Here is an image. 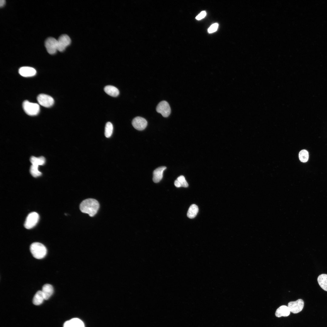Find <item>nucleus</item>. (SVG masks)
<instances>
[{"instance_id": "nucleus-1", "label": "nucleus", "mask_w": 327, "mask_h": 327, "mask_svg": "<svg viewBox=\"0 0 327 327\" xmlns=\"http://www.w3.org/2000/svg\"><path fill=\"white\" fill-rule=\"evenodd\" d=\"M99 208V204L96 200L92 198L86 199L81 203L80 209L84 213L88 214L91 217L94 216Z\"/></svg>"}, {"instance_id": "nucleus-2", "label": "nucleus", "mask_w": 327, "mask_h": 327, "mask_svg": "<svg viewBox=\"0 0 327 327\" xmlns=\"http://www.w3.org/2000/svg\"><path fill=\"white\" fill-rule=\"evenodd\" d=\"M30 249L33 256L37 259L43 258L47 254V250L45 246L38 242L32 243L30 246Z\"/></svg>"}, {"instance_id": "nucleus-3", "label": "nucleus", "mask_w": 327, "mask_h": 327, "mask_svg": "<svg viewBox=\"0 0 327 327\" xmlns=\"http://www.w3.org/2000/svg\"><path fill=\"white\" fill-rule=\"evenodd\" d=\"M22 107L26 113L30 116L36 115L40 111V107L38 104L30 102L27 100L23 102Z\"/></svg>"}, {"instance_id": "nucleus-4", "label": "nucleus", "mask_w": 327, "mask_h": 327, "mask_svg": "<svg viewBox=\"0 0 327 327\" xmlns=\"http://www.w3.org/2000/svg\"><path fill=\"white\" fill-rule=\"evenodd\" d=\"M38 214L35 212H32L28 214L25 221L24 226L27 229H31L34 227L39 219Z\"/></svg>"}, {"instance_id": "nucleus-5", "label": "nucleus", "mask_w": 327, "mask_h": 327, "mask_svg": "<svg viewBox=\"0 0 327 327\" xmlns=\"http://www.w3.org/2000/svg\"><path fill=\"white\" fill-rule=\"evenodd\" d=\"M45 45L47 52L51 54H55L58 50L57 40L54 38H48L45 41Z\"/></svg>"}, {"instance_id": "nucleus-6", "label": "nucleus", "mask_w": 327, "mask_h": 327, "mask_svg": "<svg viewBox=\"0 0 327 327\" xmlns=\"http://www.w3.org/2000/svg\"><path fill=\"white\" fill-rule=\"evenodd\" d=\"M37 100L41 105L46 107L52 106L54 103V99L52 97L45 94H39L37 97Z\"/></svg>"}, {"instance_id": "nucleus-7", "label": "nucleus", "mask_w": 327, "mask_h": 327, "mask_svg": "<svg viewBox=\"0 0 327 327\" xmlns=\"http://www.w3.org/2000/svg\"><path fill=\"white\" fill-rule=\"evenodd\" d=\"M156 110L164 117H168L171 113V109L169 104L165 101H162L158 104Z\"/></svg>"}, {"instance_id": "nucleus-8", "label": "nucleus", "mask_w": 327, "mask_h": 327, "mask_svg": "<svg viewBox=\"0 0 327 327\" xmlns=\"http://www.w3.org/2000/svg\"><path fill=\"white\" fill-rule=\"evenodd\" d=\"M304 302L303 300L299 299L296 301H291L288 303V307L290 312L297 313L301 312L303 309Z\"/></svg>"}, {"instance_id": "nucleus-9", "label": "nucleus", "mask_w": 327, "mask_h": 327, "mask_svg": "<svg viewBox=\"0 0 327 327\" xmlns=\"http://www.w3.org/2000/svg\"><path fill=\"white\" fill-rule=\"evenodd\" d=\"M58 51L60 52L64 51L66 48L71 43V39L66 34L61 35L57 40Z\"/></svg>"}, {"instance_id": "nucleus-10", "label": "nucleus", "mask_w": 327, "mask_h": 327, "mask_svg": "<svg viewBox=\"0 0 327 327\" xmlns=\"http://www.w3.org/2000/svg\"><path fill=\"white\" fill-rule=\"evenodd\" d=\"M132 124L135 129L139 130H142L146 127L147 123L144 118L140 117H137L133 119Z\"/></svg>"}, {"instance_id": "nucleus-11", "label": "nucleus", "mask_w": 327, "mask_h": 327, "mask_svg": "<svg viewBox=\"0 0 327 327\" xmlns=\"http://www.w3.org/2000/svg\"><path fill=\"white\" fill-rule=\"evenodd\" d=\"M19 74L24 77H30L34 76L36 73V70L33 68L29 67H22L18 71Z\"/></svg>"}, {"instance_id": "nucleus-12", "label": "nucleus", "mask_w": 327, "mask_h": 327, "mask_svg": "<svg viewBox=\"0 0 327 327\" xmlns=\"http://www.w3.org/2000/svg\"><path fill=\"white\" fill-rule=\"evenodd\" d=\"M63 327H85L84 323L80 319L74 318L65 322Z\"/></svg>"}, {"instance_id": "nucleus-13", "label": "nucleus", "mask_w": 327, "mask_h": 327, "mask_svg": "<svg viewBox=\"0 0 327 327\" xmlns=\"http://www.w3.org/2000/svg\"><path fill=\"white\" fill-rule=\"evenodd\" d=\"M166 169V167L162 166L157 168L154 170L153 180L154 183H158L161 180L163 177L164 171Z\"/></svg>"}, {"instance_id": "nucleus-14", "label": "nucleus", "mask_w": 327, "mask_h": 327, "mask_svg": "<svg viewBox=\"0 0 327 327\" xmlns=\"http://www.w3.org/2000/svg\"><path fill=\"white\" fill-rule=\"evenodd\" d=\"M42 292L45 300L48 299L52 295L54 289L52 286L48 284L44 285L42 287Z\"/></svg>"}, {"instance_id": "nucleus-15", "label": "nucleus", "mask_w": 327, "mask_h": 327, "mask_svg": "<svg viewBox=\"0 0 327 327\" xmlns=\"http://www.w3.org/2000/svg\"><path fill=\"white\" fill-rule=\"evenodd\" d=\"M290 312L288 306L282 305L276 309L275 315L276 317H278L281 316L287 317L289 315Z\"/></svg>"}, {"instance_id": "nucleus-16", "label": "nucleus", "mask_w": 327, "mask_h": 327, "mask_svg": "<svg viewBox=\"0 0 327 327\" xmlns=\"http://www.w3.org/2000/svg\"><path fill=\"white\" fill-rule=\"evenodd\" d=\"M104 91L108 95L113 97L118 96L119 94L118 89L116 87L111 85H107L104 89Z\"/></svg>"}, {"instance_id": "nucleus-17", "label": "nucleus", "mask_w": 327, "mask_h": 327, "mask_svg": "<svg viewBox=\"0 0 327 327\" xmlns=\"http://www.w3.org/2000/svg\"><path fill=\"white\" fill-rule=\"evenodd\" d=\"M317 281L321 287L327 291V274H322L320 275L318 277Z\"/></svg>"}, {"instance_id": "nucleus-18", "label": "nucleus", "mask_w": 327, "mask_h": 327, "mask_svg": "<svg viewBox=\"0 0 327 327\" xmlns=\"http://www.w3.org/2000/svg\"><path fill=\"white\" fill-rule=\"evenodd\" d=\"M45 299L41 291H38L34 295L32 300L35 305H39L43 302Z\"/></svg>"}, {"instance_id": "nucleus-19", "label": "nucleus", "mask_w": 327, "mask_h": 327, "mask_svg": "<svg viewBox=\"0 0 327 327\" xmlns=\"http://www.w3.org/2000/svg\"><path fill=\"white\" fill-rule=\"evenodd\" d=\"M198 210V208L197 205L195 204L191 205L187 211V217L190 219L194 218L197 215Z\"/></svg>"}, {"instance_id": "nucleus-20", "label": "nucleus", "mask_w": 327, "mask_h": 327, "mask_svg": "<svg viewBox=\"0 0 327 327\" xmlns=\"http://www.w3.org/2000/svg\"><path fill=\"white\" fill-rule=\"evenodd\" d=\"M30 161L32 164L38 166L44 165L45 160V157L42 156L38 157L32 156L30 158Z\"/></svg>"}, {"instance_id": "nucleus-21", "label": "nucleus", "mask_w": 327, "mask_h": 327, "mask_svg": "<svg viewBox=\"0 0 327 327\" xmlns=\"http://www.w3.org/2000/svg\"><path fill=\"white\" fill-rule=\"evenodd\" d=\"M113 130L112 124L108 122L106 124L105 128L104 135L107 138L110 137L112 135Z\"/></svg>"}, {"instance_id": "nucleus-22", "label": "nucleus", "mask_w": 327, "mask_h": 327, "mask_svg": "<svg viewBox=\"0 0 327 327\" xmlns=\"http://www.w3.org/2000/svg\"><path fill=\"white\" fill-rule=\"evenodd\" d=\"M299 160L302 162H306L308 160L309 153L306 150H301L299 153Z\"/></svg>"}, {"instance_id": "nucleus-23", "label": "nucleus", "mask_w": 327, "mask_h": 327, "mask_svg": "<svg viewBox=\"0 0 327 327\" xmlns=\"http://www.w3.org/2000/svg\"><path fill=\"white\" fill-rule=\"evenodd\" d=\"M38 166L32 164L30 167V173L34 177H39L42 174L38 170Z\"/></svg>"}, {"instance_id": "nucleus-24", "label": "nucleus", "mask_w": 327, "mask_h": 327, "mask_svg": "<svg viewBox=\"0 0 327 327\" xmlns=\"http://www.w3.org/2000/svg\"><path fill=\"white\" fill-rule=\"evenodd\" d=\"M177 180L179 182L181 187H188V184L183 176L181 175L179 177Z\"/></svg>"}, {"instance_id": "nucleus-25", "label": "nucleus", "mask_w": 327, "mask_h": 327, "mask_svg": "<svg viewBox=\"0 0 327 327\" xmlns=\"http://www.w3.org/2000/svg\"><path fill=\"white\" fill-rule=\"evenodd\" d=\"M218 25V24L217 23L212 24L208 29V32L210 33L216 31L217 29Z\"/></svg>"}, {"instance_id": "nucleus-26", "label": "nucleus", "mask_w": 327, "mask_h": 327, "mask_svg": "<svg viewBox=\"0 0 327 327\" xmlns=\"http://www.w3.org/2000/svg\"><path fill=\"white\" fill-rule=\"evenodd\" d=\"M206 15V12L205 11H203L196 17V18L197 20H200L203 18Z\"/></svg>"}, {"instance_id": "nucleus-27", "label": "nucleus", "mask_w": 327, "mask_h": 327, "mask_svg": "<svg viewBox=\"0 0 327 327\" xmlns=\"http://www.w3.org/2000/svg\"><path fill=\"white\" fill-rule=\"evenodd\" d=\"M175 186L177 187H181V185L180 184L179 181L177 180H176L174 183Z\"/></svg>"}, {"instance_id": "nucleus-28", "label": "nucleus", "mask_w": 327, "mask_h": 327, "mask_svg": "<svg viewBox=\"0 0 327 327\" xmlns=\"http://www.w3.org/2000/svg\"><path fill=\"white\" fill-rule=\"evenodd\" d=\"M5 3V0H1L0 1V6L1 7H3Z\"/></svg>"}]
</instances>
